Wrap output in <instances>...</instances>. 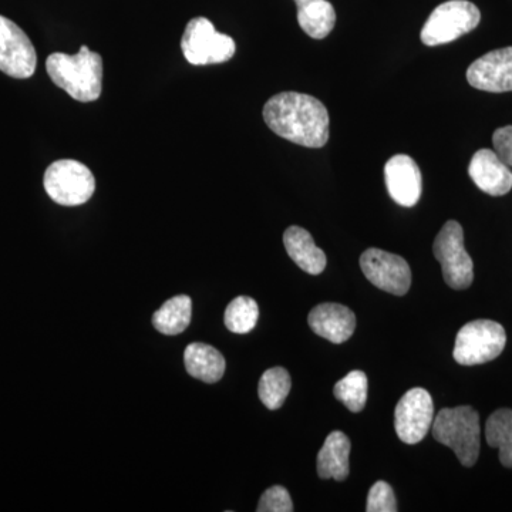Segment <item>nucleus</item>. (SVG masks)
<instances>
[{"label": "nucleus", "instance_id": "27", "mask_svg": "<svg viewBox=\"0 0 512 512\" xmlns=\"http://www.w3.org/2000/svg\"><path fill=\"white\" fill-rule=\"evenodd\" d=\"M493 144L497 156L512 168V126L497 128L493 134Z\"/></svg>", "mask_w": 512, "mask_h": 512}, {"label": "nucleus", "instance_id": "21", "mask_svg": "<svg viewBox=\"0 0 512 512\" xmlns=\"http://www.w3.org/2000/svg\"><path fill=\"white\" fill-rule=\"evenodd\" d=\"M485 440L488 446L500 450L504 467L512 468V410L500 409L491 414L485 424Z\"/></svg>", "mask_w": 512, "mask_h": 512}, {"label": "nucleus", "instance_id": "7", "mask_svg": "<svg viewBox=\"0 0 512 512\" xmlns=\"http://www.w3.org/2000/svg\"><path fill=\"white\" fill-rule=\"evenodd\" d=\"M434 256L440 262L444 281L451 289L470 288L474 279L473 259L464 247L463 227L457 221H448L434 239Z\"/></svg>", "mask_w": 512, "mask_h": 512}, {"label": "nucleus", "instance_id": "20", "mask_svg": "<svg viewBox=\"0 0 512 512\" xmlns=\"http://www.w3.org/2000/svg\"><path fill=\"white\" fill-rule=\"evenodd\" d=\"M192 318V301L190 296L178 295L168 299L153 316V325L158 332L167 336L183 333Z\"/></svg>", "mask_w": 512, "mask_h": 512}, {"label": "nucleus", "instance_id": "25", "mask_svg": "<svg viewBox=\"0 0 512 512\" xmlns=\"http://www.w3.org/2000/svg\"><path fill=\"white\" fill-rule=\"evenodd\" d=\"M367 512H396L397 501L393 488L384 481H377L367 495Z\"/></svg>", "mask_w": 512, "mask_h": 512}, {"label": "nucleus", "instance_id": "16", "mask_svg": "<svg viewBox=\"0 0 512 512\" xmlns=\"http://www.w3.org/2000/svg\"><path fill=\"white\" fill-rule=\"evenodd\" d=\"M286 252L293 262L309 275H320L325 271L328 259L325 252L316 247L312 235L301 227H289L284 234Z\"/></svg>", "mask_w": 512, "mask_h": 512}, {"label": "nucleus", "instance_id": "4", "mask_svg": "<svg viewBox=\"0 0 512 512\" xmlns=\"http://www.w3.org/2000/svg\"><path fill=\"white\" fill-rule=\"evenodd\" d=\"M481 13L468 0H448L431 12L421 30V42L426 46L447 45L467 35L480 25Z\"/></svg>", "mask_w": 512, "mask_h": 512}, {"label": "nucleus", "instance_id": "3", "mask_svg": "<svg viewBox=\"0 0 512 512\" xmlns=\"http://www.w3.org/2000/svg\"><path fill=\"white\" fill-rule=\"evenodd\" d=\"M480 416L473 407L443 409L433 421V437L450 447L464 467H473L480 456Z\"/></svg>", "mask_w": 512, "mask_h": 512}, {"label": "nucleus", "instance_id": "11", "mask_svg": "<svg viewBox=\"0 0 512 512\" xmlns=\"http://www.w3.org/2000/svg\"><path fill=\"white\" fill-rule=\"evenodd\" d=\"M37 56L28 35L12 20L0 16V72L13 79H29L36 72Z\"/></svg>", "mask_w": 512, "mask_h": 512}, {"label": "nucleus", "instance_id": "14", "mask_svg": "<svg viewBox=\"0 0 512 512\" xmlns=\"http://www.w3.org/2000/svg\"><path fill=\"white\" fill-rule=\"evenodd\" d=\"M468 174L485 194L503 197L512 188V171L497 153L488 148L478 150L468 165Z\"/></svg>", "mask_w": 512, "mask_h": 512}, {"label": "nucleus", "instance_id": "17", "mask_svg": "<svg viewBox=\"0 0 512 512\" xmlns=\"http://www.w3.org/2000/svg\"><path fill=\"white\" fill-rule=\"evenodd\" d=\"M349 437L342 431H332L318 454V474L322 480L345 481L349 476Z\"/></svg>", "mask_w": 512, "mask_h": 512}, {"label": "nucleus", "instance_id": "22", "mask_svg": "<svg viewBox=\"0 0 512 512\" xmlns=\"http://www.w3.org/2000/svg\"><path fill=\"white\" fill-rule=\"evenodd\" d=\"M292 379L284 367H272L259 379L258 394L266 409L278 410L284 406L291 392Z\"/></svg>", "mask_w": 512, "mask_h": 512}, {"label": "nucleus", "instance_id": "18", "mask_svg": "<svg viewBox=\"0 0 512 512\" xmlns=\"http://www.w3.org/2000/svg\"><path fill=\"white\" fill-rule=\"evenodd\" d=\"M185 369L188 375L204 383L220 382L225 373L224 356L205 343H191L184 352Z\"/></svg>", "mask_w": 512, "mask_h": 512}, {"label": "nucleus", "instance_id": "12", "mask_svg": "<svg viewBox=\"0 0 512 512\" xmlns=\"http://www.w3.org/2000/svg\"><path fill=\"white\" fill-rule=\"evenodd\" d=\"M467 80L474 89L483 92H512V46L477 59L468 67Z\"/></svg>", "mask_w": 512, "mask_h": 512}, {"label": "nucleus", "instance_id": "1", "mask_svg": "<svg viewBox=\"0 0 512 512\" xmlns=\"http://www.w3.org/2000/svg\"><path fill=\"white\" fill-rule=\"evenodd\" d=\"M266 126L279 137L309 148L325 146L329 140V113L322 101L309 94L285 92L266 101Z\"/></svg>", "mask_w": 512, "mask_h": 512}, {"label": "nucleus", "instance_id": "23", "mask_svg": "<svg viewBox=\"0 0 512 512\" xmlns=\"http://www.w3.org/2000/svg\"><path fill=\"white\" fill-rule=\"evenodd\" d=\"M259 319L258 303L248 296H238L225 309L224 322L228 330L245 335L255 328Z\"/></svg>", "mask_w": 512, "mask_h": 512}, {"label": "nucleus", "instance_id": "10", "mask_svg": "<svg viewBox=\"0 0 512 512\" xmlns=\"http://www.w3.org/2000/svg\"><path fill=\"white\" fill-rule=\"evenodd\" d=\"M434 421V404L426 389L416 387L399 400L394 412V429L406 444H417L429 433Z\"/></svg>", "mask_w": 512, "mask_h": 512}, {"label": "nucleus", "instance_id": "5", "mask_svg": "<svg viewBox=\"0 0 512 512\" xmlns=\"http://www.w3.org/2000/svg\"><path fill=\"white\" fill-rule=\"evenodd\" d=\"M43 184L47 195L63 207L86 204L96 190L92 171L76 160H59L50 164Z\"/></svg>", "mask_w": 512, "mask_h": 512}, {"label": "nucleus", "instance_id": "28", "mask_svg": "<svg viewBox=\"0 0 512 512\" xmlns=\"http://www.w3.org/2000/svg\"><path fill=\"white\" fill-rule=\"evenodd\" d=\"M296 5H301V3L308 2V0H295Z\"/></svg>", "mask_w": 512, "mask_h": 512}, {"label": "nucleus", "instance_id": "13", "mask_svg": "<svg viewBox=\"0 0 512 512\" xmlns=\"http://www.w3.org/2000/svg\"><path fill=\"white\" fill-rule=\"evenodd\" d=\"M384 178L390 197L402 207L412 208L419 202L423 178L419 165L406 154H397L384 165Z\"/></svg>", "mask_w": 512, "mask_h": 512}, {"label": "nucleus", "instance_id": "24", "mask_svg": "<svg viewBox=\"0 0 512 512\" xmlns=\"http://www.w3.org/2000/svg\"><path fill=\"white\" fill-rule=\"evenodd\" d=\"M336 399L352 413H360L367 402V376L362 370H353L335 384Z\"/></svg>", "mask_w": 512, "mask_h": 512}, {"label": "nucleus", "instance_id": "6", "mask_svg": "<svg viewBox=\"0 0 512 512\" xmlns=\"http://www.w3.org/2000/svg\"><path fill=\"white\" fill-rule=\"evenodd\" d=\"M507 335L500 323L474 320L457 333L453 356L458 365L476 366L491 362L503 353Z\"/></svg>", "mask_w": 512, "mask_h": 512}, {"label": "nucleus", "instance_id": "2", "mask_svg": "<svg viewBox=\"0 0 512 512\" xmlns=\"http://www.w3.org/2000/svg\"><path fill=\"white\" fill-rule=\"evenodd\" d=\"M46 70L52 82L80 103L96 101L103 90V59L87 46L77 55L53 53L47 57Z\"/></svg>", "mask_w": 512, "mask_h": 512}, {"label": "nucleus", "instance_id": "19", "mask_svg": "<svg viewBox=\"0 0 512 512\" xmlns=\"http://www.w3.org/2000/svg\"><path fill=\"white\" fill-rule=\"evenodd\" d=\"M296 6L299 26L312 39H325L335 28L336 12L328 0H308Z\"/></svg>", "mask_w": 512, "mask_h": 512}, {"label": "nucleus", "instance_id": "8", "mask_svg": "<svg viewBox=\"0 0 512 512\" xmlns=\"http://www.w3.org/2000/svg\"><path fill=\"white\" fill-rule=\"evenodd\" d=\"M181 49L192 66H207L231 60L237 45L231 36L218 32L207 18H195L185 28Z\"/></svg>", "mask_w": 512, "mask_h": 512}, {"label": "nucleus", "instance_id": "15", "mask_svg": "<svg viewBox=\"0 0 512 512\" xmlns=\"http://www.w3.org/2000/svg\"><path fill=\"white\" fill-rule=\"evenodd\" d=\"M309 326L320 338L342 345L356 329L355 313L340 303H322L309 313Z\"/></svg>", "mask_w": 512, "mask_h": 512}, {"label": "nucleus", "instance_id": "9", "mask_svg": "<svg viewBox=\"0 0 512 512\" xmlns=\"http://www.w3.org/2000/svg\"><path fill=\"white\" fill-rule=\"evenodd\" d=\"M360 268L376 288L403 296L412 286V271L402 256L370 248L360 256Z\"/></svg>", "mask_w": 512, "mask_h": 512}, {"label": "nucleus", "instance_id": "26", "mask_svg": "<svg viewBox=\"0 0 512 512\" xmlns=\"http://www.w3.org/2000/svg\"><path fill=\"white\" fill-rule=\"evenodd\" d=\"M258 512H292L293 503L288 490L282 485H274L262 494L259 500Z\"/></svg>", "mask_w": 512, "mask_h": 512}]
</instances>
